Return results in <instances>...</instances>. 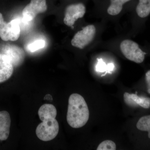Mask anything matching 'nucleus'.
Returning <instances> with one entry per match:
<instances>
[{"label":"nucleus","instance_id":"f257e3e1","mask_svg":"<svg viewBox=\"0 0 150 150\" xmlns=\"http://www.w3.org/2000/svg\"><path fill=\"white\" fill-rule=\"evenodd\" d=\"M89 111L83 97L77 93L71 95L69 99L67 121L74 129L81 128L88 121Z\"/></svg>","mask_w":150,"mask_h":150},{"label":"nucleus","instance_id":"f03ea898","mask_svg":"<svg viewBox=\"0 0 150 150\" xmlns=\"http://www.w3.org/2000/svg\"><path fill=\"white\" fill-rule=\"evenodd\" d=\"M42 122L36 129V136L41 141L48 142L53 140L59 133V123L54 117H46L41 119Z\"/></svg>","mask_w":150,"mask_h":150},{"label":"nucleus","instance_id":"7ed1b4c3","mask_svg":"<svg viewBox=\"0 0 150 150\" xmlns=\"http://www.w3.org/2000/svg\"><path fill=\"white\" fill-rule=\"evenodd\" d=\"M21 30L18 21L13 20L6 22L3 14L0 13V38L4 41H16L20 35Z\"/></svg>","mask_w":150,"mask_h":150},{"label":"nucleus","instance_id":"20e7f679","mask_svg":"<svg viewBox=\"0 0 150 150\" xmlns=\"http://www.w3.org/2000/svg\"><path fill=\"white\" fill-rule=\"evenodd\" d=\"M120 49L124 56L130 61L140 64L144 60L146 53L143 52L138 44L133 40H123L120 44Z\"/></svg>","mask_w":150,"mask_h":150},{"label":"nucleus","instance_id":"39448f33","mask_svg":"<svg viewBox=\"0 0 150 150\" xmlns=\"http://www.w3.org/2000/svg\"><path fill=\"white\" fill-rule=\"evenodd\" d=\"M96 33V29L93 25L86 26L75 34L71 42L72 45L79 49H83L93 40Z\"/></svg>","mask_w":150,"mask_h":150},{"label":"nucleus","instance_id":"423d86ee","mask_svg":"<svg viewBox=\"0 0 150 150\" xmlns=\"http://www.w3.org/2000/svg\"><path fill=\"white\" fill-rule=\"evenodd\" d=\"M47 10L46 0H31L23 10V16L25 21H32L38 14L45 12Z\"/></svg>","mask_w":150,"mask_h":150},{"label":"nucleus","instance_id":"0eeeda50","mask_svg":"<svg viewBox=\"0 0 150 150\" xmlns=\"http://www.w3.org/2000/svg\"><path fill=\"white\" fill-rule=\"evenodd\" d=\"M85 6L82 3L74 4L67 7L65 11L64 22L69 27H71L79 18H81L86 13Z\"/></svg>","mask_w":150,"mask_h":150},{"label":"nucleus","instance_id":"6e6552de","mask_svg":"<svg viewBox=\"0 0 150 150\" xmlns=\"http://www.w3.org/2000/svg\"><path fill=\"white\" fill-rule=\"evenodd\" d=\"M13 70V64L11 59L5 54L0 53V83L9 79Z\"/></svg>","mask_w":150,"mask_h":150},{"label":"nucleus","instance_id":"1a4fd4ad","mask_svg":"<svg viewBox=\"0 0 150 150\" xmlns=\"http://www.w3.org/2000/svg\"><path fill=\"white\" fill-rule=\"evenodd\" d=\"M11 59L14 67L20 66L25 59V53L21 48L16 46H8L4 48V53Z\"/></svg>","mask_w":150,"mask_h":150},{"label":"nucleus","instance_id":"9d476101","mask_svg":"<svg viewBox=\"0 0 150 150\" xmlns=\"http://www.w3.org/2000/svg\"><path fill=\"white\" fill-rule=\"evenodd\" d=\"M125 103L131 107L140 106L144 108H150V98L144 96H139L136 94H130L126 92L123 95Z\"/></svg>","mask_w":150,"mask_h":150},{"label":"nucleus","instance_id":"9b49d317","mask_svg":"<svg viewBox=\"0 0 150 150\" xmlns=\"http://www.w3.org/2000/svg\"><path fill=\"white\" fill-rule=\"evenodd\" d=\"M11 123L10 115L5 110L0 111V140L7 139L10 134Z\"/></svg>","mask_w":150,"mask_h":150},{"label":"nucleus","instance_id":"f8f14e48","mask_svg":"<svg viewBox=\"0 0 150 150\" xmlns=\"http://www.w3.org/2000/svg\"><path fill=\"white\" fill-rule=\"evenodd\" d=\"M38 116L40 120L46 117H54L57 115L56 108L53 105L43 104L39 108L38 111Z\"/></svg>","mask_w":150,"mask_h":150},{"label":"nucleus","instance_id":"ddd939ff","mask_svg":"<svg viewBox=\"0 0 150 150\" xmlns=\"http://www.w3.org/2000/svg\"><path fill=\"white\" fill-rule=\"evenodd\" d=\"M130 1L131 0H110V4L108 8V13L110 15H117L122 11L123 4Z\"/></svg>","mask_w":150,"mask_h":150},{"label":"nucleus","instance_id":"4468645a","mask_svg":"<svg viewBox=\"0 0 150 150\" xmlns=\"http://www.w3.org/2000/svg\"><path fill=\"white\" fill-rule=\"evenodd\" d=\"M136 11L140 17L148 16L150 13V0H139Z\"/></svg>","mask_w":150,"mask_h":150},{"label":"nucleus","instance_id":"2eb2a0df","mask_svg":"<svg viewBox=\"0 0 150 150\" xmlns=\"http://www.w3.org/2000/svg\"><path fill=\"white\" fill-rule=\"evenodd\" d=\"M137 127L140 131H147L148 137L150 139V115L140 118L137 122Z\"/></svg>","mask_w":150,"mask_h":150},{"label":"nucleus","instance_id":"dca6fc26","mask_svg":"<svg viewBox=\"0 0 150 150\" xmlns=\"http://www.w3.org/2000/svg\"><path fill=\"white\" fill-rule=\"evenodd\" d=\"M46 42L44 40H35L32 43H30L27 46L28 51L30 52H34L35 51L44 48L45 46Z\"/></svg>","mask_w":150,"mask_h":150},{"label":"nucleus","instance_id":"f3484780","mask_svg":"<svg viewBox=\"0 0 150 150\" xmlns=\"http://www.w3.org/2000/svg\"><path fill=\"white\" fill-rule=\"evenodd\" d=\"M116 146L115 143L110 140H106L101 142L98 147L97 150H115Z\"/></svg>","mask_w":150,"mask_h":150},{"label":"nucleus","instance_id":"a211bd4d","mask_svg":"<svg viewBox=\"0 0 150 150\" xmlns=\"http://www.w3.org/2000/svg\"><path fill=\"white\" fill-rule=\"evenodd\" d=\"M107 65L102 59H98V63L96 66V71L98 72H106Z\"/></svg>","mask_w":150,"mask_h":150},{"label":"nucleus","instance_id":"6ab92c4d","mask_svg":"<svg viewBox=\"0 0 150 150\" xmlns=\"http://www.w3.org/2000/svg\"><path fill=\"white\" fill-rule=\"evenodd\" d=\"M146 80L147 85L148 93L150 94V70L146 73Z\"/></svg>","mask_w":150,"mask_h":150},{"label":"nucleus","instance_id":"aec40b11","mask_svg":"<svg viewBox=\"0 0 150 150\" xmlns=\"http://www.w3.org/2000/svg\"><path fill=\"white\" fill-rule=\"evenodd\" d=\"M114 69V65L112 63L108 64L107 65V68H106V73H111L113 71Z\"/></svg>","mask_w":150,"mask_h":150},{"label":"nucleus","instance_id":"412c9836","mask_svg":"<svg viewBox=\"0 0 150 150\" xmlns=\"http://www.w3.org/2000/svg\"><path fill=\"white\" fill-rule=\"evenodd\" d=\"M44 100H52L53 98L51 95L47 94L45 96L44 98Z\"/></svg>","mask_w":150,"mask_h":150}]
</instances>
